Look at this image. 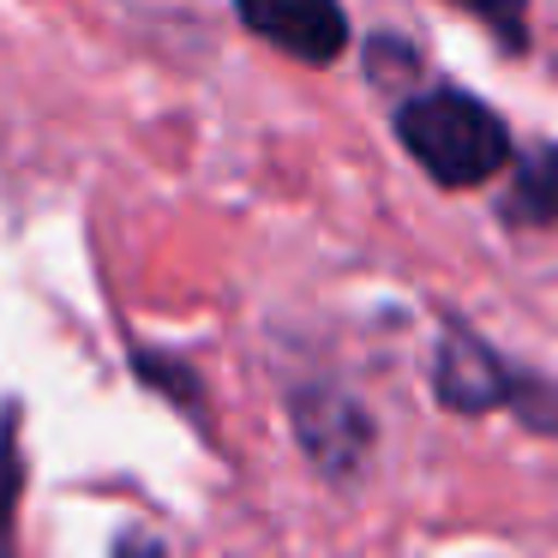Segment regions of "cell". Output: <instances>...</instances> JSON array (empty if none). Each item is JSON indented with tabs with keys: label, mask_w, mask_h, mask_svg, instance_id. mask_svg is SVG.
I'll return each instance as SVG.
<instances>
[{
	"label": "cell",
	"mask_w": 558,
	"mask_h": 558,
	"mask_svg": "<svg viewBox=\"0 0 558 558\" xmlns=\"http://www.w3.org/2000/svg\"><path fill=\"white\" fill-rule=\"evenodd\" d=\"M450 7H462L469 19H481L505 49H517V54L529 49V0H450Z\"/></svg>",
	"instance_id": "cell-7"
},
{
	"label": "cell",
	"mask_w": 558,
	"mask_h": 558,
	"mask_svg": "<svg viewBox=\"0 0 558 558\" xmlns=\"http://www.w3.org/2000/svg\"><path fill=\"white\" fill-rule=\"evenodd\" d=\"M294 433H301V450L318 462V474H330V481H354L366 469L373 421H366V409L349 390L301 385L294 390Z\"/></svg>",
	"instance_id": "cell-2"
},
{
	"label": "cell",
	"mask_w": 558,
	"mask_h": 558,
	"mask_svg": "<svg viewBox=\"0 0 558 558\" xmlns=\"http://www.w3.org/2000/svg\"><path fill=\"white\" fill-rule=\"evenodd\" d=\"M433 385H438V402L457 409V414H486V409L517 397V378L505 373V361H498L469 325H457V318L445 325V342H438Z\"/></svg>",
	"instance_id": "cell-4"
},
{
	"label": "cell",
	"mask_w": 558,
	"mask_h": 558,
	"mask_svg": "<svg viewBox=\"0 0 558 558\" xmlns=\"http://www.w3.org/2000/svg\"><path fill=\"white\" fill-rule=\"evenodd\" d=\"M25 493V421H19V402L0 409V553L13 546V510Z\"/></svg>",
	"instance_id": "cell-6"
},
{
	"label": "cell",
	"mask_w": 558,
	"mask_h": 558,
	"mask_svg": "<svg viewBox=\"0 0 558 558\" xmlns=\"http://www.w3.org/2000/svg\"><path fill=\"white\" fill-rule=\"evenodd\" d=\"M498 217L510 229H553L558 222V145H529L510 162V186Z\"/></svg>",
	"instance_id": "cell-5"
},
{
	"label": "cell",
	"mask_w": 558,
	"mask_h": 558,
	"mask_svg": "<svg viewBox=\"0 0 558 558\" xmlns=\"http://www.w3.org/2000/svg\"><path fill=\"white\" fill-rule=\"evenodd\" d=\"M397 138L438 186H486L510 169V133L469 90H426L397 109Z\"/></svg>",
	"instance_id": "cell-1"
},
{
	"label": "cell",
	"mask_w": 558,
	"mask_h": 558,
	"mask_svg": "<svg viewBox=\"0 0 558 558\" xmlns=\"http://www.w3.org/2000/svg\"><path fill=\"white\" fill-rule=\"evenodd\" d=\"M241 25L258 43L282 49L301 66H330L349 49V13L342 0H234Z\"/></svg>",
	"instance_id": "cell-3"
},
{
	"label": "cell",
	"mask_w": 558,
	"mask_h": 558,
	"mask_svg": "<svg viewBox=\"0 0 558 558\" xmlns=\"http://www.w3.org/2000/svg\"><path fill=\"white\" fill-rule=\"evenodd\" d=\"M133 366H138V378H150L157 390H169L181 409H205V390H198V378L186 373L181 361H169V354H157V349H133Z\"/></svg>",
	"instance_id": "cell-8"
}]
</instances>
